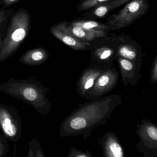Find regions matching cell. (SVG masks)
<instances>
[{
    "instance_id": "obj_10",
    "label": "cell",
    "mask_w": 157,
    "mask_h": 157,
    "mask_svg": "<svg viewBox=\"0 0 157 157\" xmlns=\"http://www.w3.org/2000/svg\"><path fill=\"white\" fill-rule=\"evenodd\" d=\"M107 68L90 64L83 70L77 82V91L79 95L85 98L96 80Z\"/></svg>"
},
{
    "instance_id": "obj_26",
    "label": "cell",
    "mask_w": 157,
    "mask_h": 157,
    "mask_svg": "<svg viewBox=\"0 0 157 157\" xmlns=\"http://www.w3.org/2000/svg\"><path fill=\"white\" fill-rule=\"evenodd\" d=\"M4 2V0H0V7L2 6Z\"/></svg>"
},
{
    "instance_id": "obj_25",
    "label": "cell",
    "mask_w": 157,
    "mask_h": 157,
    "mask_svg": "<svg viewBox=\"0 0 157 157\" xmlns=\"http://www.w3.org/2000/svg\"><path fill=\"white\" fill-rule=\"evenodd\" d=\"M5 32L4 33H0V48L1 47L2 44V41H3V38L5 36Z\"/></svg>"
},
{
    "instance_id": "obj_6",
    "label": "cell",
    "mask_w": 157,
    "mask_h": 157,
    "mask_svg": "<svg viewBox=\"0 0 157 157\" xmlns=\"http://www.w3.org/2000/svg\"><path fill=\"white\" fill-rule=\"evenodd\" d=\"M91 43V64L105 68L111 67L117 59V45L110 35L96 39Z\"/></svg>"
},
{
    "instance_id": "obj_2",
    "label": "cell",
    "mask_w": 157,
    "mask_h": 157,
    "mask_svg": "<svg viewBox=\"0 0 157 157\" xmlns=\"http://www.w3.org/2000/svg\"><path fill=\"white\" fill-rule=\"evenodd\" d=\"M50 90L35 79L11 78L0 83V92L32 106L38 113L47 115L52 103L47 97Z\"/></svg>"
},
{
    "instance_id": "obj_8",
    "label": "cell",
    "mask_w": 157,
    "mask_h": 157,
    "mask_svg": "<svg viewBox=\"0 0 157 157\" xmlns=\"http://www.w3.org/2000/svg\"><path fill=\"white\" fill-rule=\"evenodd\" d=\"M109 35L116 43L117 56L141 63L144 55L136 42L123 34L109 33Z\"/></svg>"
},
{
    "instance_id": "obj_21",
    "label": "cell",
    "mask_w": 157,
    "mask_h": 157,
    "mask_svg": "<svg viewBox=\"0 0 157 157\" xmlns=\"http://www.w3.org/2000/svg\"><path fill=\"white\" fill-rule=\"evenodd\" d=\"M9 151L8 140L4 135L0 133V157H5Z\"/></svg>"
},
{
    "instance_id": "obj_15",
    "label": "cell",
    "mask_w": 157,
    "mask_h": 157,
    "mask_svg": "<svg viewBox=\"0 0 157 157\" xmlns=\"http://www.w3.org/2000/svg\"><path fill=\"white\" fill-rule=\"evenodd\" d=\"M104 156L108 157H123L124 151L117 137L112 132L105 134L101 139Z\"/></svg>"
},
{
    "instance_id": "obj_5",
    "label": "cell",
    "mask_w": 157,
    "mask_h": 157,
    "mask_svg": "<svg viewBox=\"0 0 157 157\" xmlns=\"http://www.w3.org/2000/svg\"><path fill=\"white\" fill-rule=\"evenodd\" d=\"M22 122L21 114L16 107L0 103V129L8 140L16 143L21 139Z\"/></svg>"
},
{
    "instance_id": "obj_19",
    "label": "cell",
    "mask_w": 157,
    "mask_h": 157,
    "mask_svg": "<svg viewBox=\"0 0 157 157\" xmlns=\"http://www.w3.org/2000/svg\"><path fill=\"white\" fill-rule=\"evenodd\" d=\"M29 146L27 157H45V155L42 150L41 145L37 139H33L29 142Z\"/></svg>"
},
{
    "instance_id": "obj_9",
    "label": "cell",
    "mask_w": 157,
    "mask_h": 157,
    "mask_svg": "<svg viewBox=\"0 0 157 157\" xmlns=\"http://www.w3.org/2000/svg\"><path fill=\"white\" fill-rule=\"evenodd\" d=\"M50 33L60 42L78 51H90L91 43L80 41L70 34L66 30L64 22L56 24L50 28Z\"/></svg>"
},
{
    "instance_id": "obj_17",
    "label": "cell",
    "mask_w": 157,
    "mask_h": 157,
    "mask_svg": "<svg viewBox=\"0 0 157 157\" xmlns=\"http://www.w3.org/2000/svg\"><path fill=\"white\" fill-rule=\"evenodd\" d=\"M71 26L78 27L91 31L110 32L108 27L105 24L92 20H76L69 23Z\"/></svg>"
},
{
    "instance_id": "obj_3",
    "label": "cell",
    "mask_w": 157,
    "mask_h": 157,
    "mask_svg": "<svg viewBox=\"0 0 157 157\" xmlns=\"http://www.w3.org/2000/svg\"><path fill=\"white\" fill-rule=\"evenodd\" d=\"M31 15L26 9L14 11L11 16L0 48V63L16 54L31 30Z\"/></svg>"
},
{
    "instance_id": "obj_12",
    "label": "cell",
    "mask_w": 157,
    "mask_h": 157,
    "mask_svg": "<svg viewBox=\"0 0 157 157\" xmlns=\"http://www.w3.org/2000/svg\"><path fill=\"white\" fill-rule=\"evenodd\" d=\"M140 142L146 150H150L153 153L156 151L157 147V129L154 124L148 120H143L137 129ZM141 146V147H142Z\"/></svg>"
},
{
    "instance_id": "obj_22",
    "label": "cell",
    "mask_w": 157,
    "mask_h": 157,
    "mask_svg": "<svg viewBox=\"0 0 157 157\" xmlns=\"http://www.w3.org/2000/svg\"><path fill=\"white\" fill-rule=\"evenodd\" d=\"M151 78L152 83H156L157 81V56L153 59V64L151 71Z\"/></svg>"
},
{
    "instance_id": "obj_24",
    "label": "cell",
    "mask_w": 157,
    "mask_h": 157,
    "mask_svg": "<svg viewBox=\"0 0 157 157\" xmlns=\"http://www.w3.org/2000/svg\"><path fill=\"white\" fill-rule=\"evenodd\" d=\"M21 1V0H4V2H3V5H2V8H9Z\"/></svg>"
},
{
    "instance_id": "obj_13",
    "label": "cell",
    "mask_w": 157,
    "mask_h": 157,
    "mask_svg": "<svg viewBox=\"0 0 157 157\" xmlns=\"http://www.w3.org/2000/svg\"><path fill=\"white\" fill-rule=\"evenodd\" d=\"M131 0H108L97 5L82 14L87 19L104 18L112 11L129 2Z\"/></svg>"
},
{
    "instance_id": "obj_14",
    "label": "cell",
    "mask_w": 157,
    "mask_h": 157,
    "mask_svg": "<svg viewBox=\"0 0 157 157\" xmlns=\"http://www.w3.org/2000/svg\"><path fill=\"white\" fill-rule=\"evenodd\" d=\"M49 56L47 50L40 47L27 50L19 59V61L26 66L35 67L44 64Z\"/></svg>"
},
{
    "instance_id": "obj_11",
    "label": "cell",
    "mask_w": 157,
    "mask_h": 157,
    "mask_svg": "<svg viewBox=\"0 0 157 157\" xmlns=\"http://www.w3.org/2000/svg\"><path fill=\"white\" fill-rule=\"evenodd\" d=\"M117 60L119 65L124 84L126 86L128 84L133 86L136 85L141 76L140 71L141 68V63L119 56H117Z\"/></svg>"
},
{
    "instance_id": "obj_18",
    "label": "cell",
    "mask_w": 157,
    "mask_h": 157,
    "mask_svg": "<svg viewBox=\"0 0 157 157\" xmlns=\"http://www.w3.org/2000/svg\"><path fill=\"white\" fill-rule=\"evenodd\" d=\"M14 11L13 9L3 8L0 9V33H5L11 16Z\"/></svg>"
},
{
    "instance_id": "obj_4",
    "label": "cell",
    "mask_w": 157,
    "mask_h": 157,
    "mask_svg": "<svg viewBox=\"0 0 157 157\" xmlns=\"http://www.w3.org/2000/svg\"><path fill=\"white\" fill-rule=\"evenodd\" d=\"M149 6V0H131L117 13L107 18L105 24L110 31L125 28L146 14Z\"/></svg>"
},
{
    "instance_id": "obj_23",
    "label": "cell",
    "mask_w": 157,
    "mask_h": 157,
    "mask_svg": "<svg viewBox=\"0 0 157 157\" xmlns=\"http://www.w3.org/2000/svg\"><path fill=\"white\" fill-rule=\"evenodd\" d=\"M68 156L74 157H90V155L87 153V152H82L81 151L78 150V149L72 148V150H70V151L69 154Z\"/></svg>"
},
{
    "instance_id": "obj_20",
    "label": "cell",
    "mask_w": 157,
    "mask_h": 157,
    "mask_svg": "<svg viewBox=\"0 0 157 157\" xmlns=\"http://www.w3.org/2000/svg\"><path fill=\"white\" fill-rule=\"evenodd\" d=\"M107 1L108 0H80L77 6V10L78 12H86Z\"/></svg>"
},
{
    "instance_id": "obj_16",
    "label": "cell",
    "mask_w": 157,
    "mask_h": 157,
    "mask_svg": "<svg viewBox=\"0 0 157 157\" xmlns=\"http://www.w3.org/2000/svg\"><path fill=\"white\" fill-rule=\"evenodd\" d=\"M64 22L66 30L71 35L83 42L90 43L98 38L107 36L109 34V32L85 30L79 27L71 26L67 22L64 21Z\"/></svg>"
},
{
    "instance_id": "obj_7",
    "label": "cell",
    "mask_w": 157,
    "mask_h": 157,
    "mask_svg": "<svg viewBox=\"0 0 157 157\" xmlns=\"http://www.w3.org/2000/svg\"><path fill=\"white\" fill-rule=\"evenodd\" d=\"M119 78L118 71L113 67L106 69L96 80L85 98L94 100L101 98L111 92L117 84Z\"/></svg>"
},
{
    "instance_id": "obj_1",
    "label": "cell",
    "mask_w": 157,
    "mask_h": 157,
    "mask_svg": "<svg viewBox=\"0 0 157 157\" xmlns=\"http://www.w3.org/2000/svg\"><path fill=\"white\" fill-rule=\"evenodd\" d=\"M121 103L120 96L113 95L81 105L62 122L59 136L65 137L83 135L88 137L93 129L106 123L115 107Z\"/></svg>"
}]
</instances>
